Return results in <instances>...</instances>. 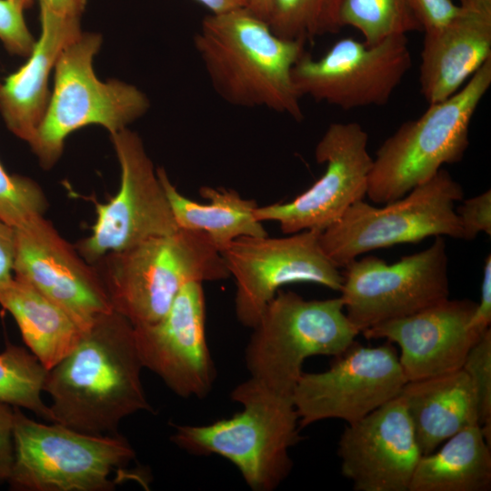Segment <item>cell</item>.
<instances>
[{
    "instance_id": "obj_1",
    "label": "cell",
    "mask_w": 491,
    "mask_h": 491,
    "mask_svg": "<svg viewBox=\"0 0 491 491\" xmlns=\"http://www.w3.org/2000/svg\"><path fill=\"white\" fill-rule=\"evenodd\" d=\"M134 326L112 310L84 330L74 349L47 371L51 423L89 435H116L120 422L151 411Z\"/></svg>"
},
{
    "instance_id": "obj_2",
    "label": "cell",
    "mask_w": 491,
    "mask_h": 491,
    "mask_svg": "<svg viewBox=\"0 0 491 491\" xmlns=\"http://www.w3.org/2000/svg\"><path fill=\"white\" fill-rule=\"evenodd\" d=\"M209 82L225 103L304 118L292 71L306 43L276 35L247 7L209 14L194 35Z\"/></svg>"
},
{
    "instance_id": "obj_3",
    "label": "cell",
    "mask_w": 491,
    "mask_h": 491,
    "mask_svg": "<svg viewBox=\"0 0 491 491\" xmlns=\"http://www.w3.org/2000/svg\"><path fill=\"white\" fill-rule=\"evenodd\" d=\"M114 311L134 326L162 318L190 283L229 276L218 249L204 232L178 229L92 264Z\"/></svg>"
},
{
    "instance_id": "obj_4",
    "label": "cell",
    "mask_w": 491,
    "mask_h": 491,
    "mask_svg": "<svg viewBox=\"0 0 491 491\" xmlns=\"http://www.w3.org/2000/svg\"><path fill=\"white\" fill-rule=\"evenodd\" d=\"M231 399L242 405V411L209 425L175 426L171 440L193 455L223 456L251 489L272 491L289 475V449L299 440L293 399L250 378L233 389Z\"/></svg>"
},
{
    "instance_id": "obj_5",
    "label": "cell",
    "mask_w": 491,
    "mask_h": 491,
    "mask_svg": "<svg viewBox=\"0 0 491 491\" xmlns=\"http://www.w3.org/2000/svg\"><path fill=\"white\" fill-rule=\"evenodd\" d=\"M490 85L488 59L454 95L403 123L376 152L368 198L390 203L432 178L442 165L460 162L469 145L471 120Z\"/></svg>"
},
{
    "instance_id": "obj_6",
    "label": "cell",
    "mask_w": 491,
    "mask_h": 491,
    "mask_svg": "<svg viewBox=\"0 0 491 491\" xmlns=\"http://www.w3.org/2000/svg\"><path fill=\"white\" fill-rule=\"evenodd\" d=\"M252 329L245 355L250 379L290 398L306 358L338 356L360 334L347 318L340 296L306 300L295 292L282 290Z\"/></svg>"
},
{
    "instance_id": "obj_7",
    "label": "cell",
    "mask_w": 491,
    "mask_h": 491,
    "mask_svg": "<svg viewBox=\"0 0 491 491\" xmlns=\"http://www.w3.org/2000/svg\"><path fill=\"white\" fill-rule=\"evenodd\" d=\"M99 34L81 33L60 54L55 85L44 118L29 145L40 165L51 168L61 157L65 138L88 125H100L109 134L127 128L150 107L135 85L111 79L100 81L93 60L100 49Z\"/></svg>"
},
{
    "instance_id": "obj_8",
    "label": "cell",
    "mask_w": 491,
    "mask_h": 491,
    "mask_svg": "<svg viewBox=\"0 0 491 491\" xmlns=\"http://www.w3.org/2000/svg\"><path fill=\"white\" fill-rule=\"evenodd\" d=\"M14 461L7 482L21 491H109L113 472L134 459L120 434L89 435L36 422L19 407L14 416Z\"/></svg>"
},
{
    "instance_id": "obj_9",
    "label": "cell",
    "mask_w": 491,
    "mask_h": 491,
    "mask_svg": "<svg viewBox=\"0 0 491 491\" xmlns=\"http://www.w3.org/2000/svg\"><path fill=\"white\" fill-rule=\"evenodd\" d=\"M462 185L444 168L403 197L376 207L363 200L353 204L338 221L320 233L328 258L344 267L362 254L429 236L462 239L455 203Z\"/></svg>"
},
{
    "instance_id": "obj_10",
    "label": "cell",
    "mask_w": 491,
    "mask_h": 491,
    "mask_svg": "<svg viewBox=\"0 0 491 491\" xmlns=\"http://www.w3.org/2000/svg\"><path fill=\"white\" fill-rule=\"evenodd\" d=\"M445 236L425 250L388 264L375 256L346 266L340 290L345 312L362 333L380 323L413 315L449 297Z\"/></svg>"
},
{
    "instance_id": "obj_11",
    "label": "cell",
    "mask_w": 491,
    "mask_h": 491,
    "mask_svg": "<svg viewBox=\"0 0 491 491\" xmlns=\"http://www.w3.org/2000/svg\"><path fill=\"white\" fill-rule=\"evenodd\" d=\"M110 136L120 165L119 189L106 203L95 202L91 234L75 246L91 265L108 253L179 229L141 137L128 128Z\"/></svg>"
},
{
    "instance_id": "obj_12",
    "label": "cell",
    "mask_w": 491,
    "mask_h": 491,
    "mask_svg": "<svg viewBox=\"0 0 491 491\" xmlns=\"http://www.w3.org/2000/svg\"><path fill=\"white\" fill-rule=\"evenodd\" d=\"M319 231L286 237L242 236L219 251L235 281L237 320L254 328L280 288L292 283H314L340 292L343 275L319 242Z\"/></svg>"
},
{
    "instance_id": "obj_13",
    "label": "cell",
    "mask_w": 491,
    "mask_h": 491,
    "mask_svg": "<svg viewBox=\"0 0 491 491\" xmlns=\"http://www.w3.org/2000/svg\"><path fill=\"white\" fill-rule=\"evenodd\" d=\"M411 65L406 35L375 45L345 37L319 58L306 51L294 66L292 77L301 97L348 110L386 105Z\"/></svg>"
},
{
    "instance_id": "obj_14",
    "label": "cell",
    "mask_w": 491,
    "mask_h": 491,
    "mask_svg": "<svg viewBox=\"0 0 491 491\" xmlns=\"http://www.w3.org/2000/svg\"><path fill=\"white\" fill-rule=\"evenodd\" d=\"M326 370L302 373L293 392L299 426L337 418L351 424L399 396L407 382L390 342H356Z\"/></svg>"
},
{
    "instance_id": "obj_15",
    "label": "cell",
    "mask_w": 491,
    "mask_h": 491,
    "mask_svg": "<svg viewBox=\"0 0 491 491\" xmlns=\"http://www.w3.org/2000/svg\"><path fill=\"white\" fill-rule=\"evenodd\" d=\"M367 142L368 135L358 123L329 125L315 149L316 162L326 164L322 176L290 202L257 206L255 217L262 223L275 221L290 235L322 232L335 224L366 195L373 164Z\"/></svg>"
},
{
    "instance_id": "obj_16",
    "label": "cell",
    "mask_w": 491,
    "mask_h": 491,
    "mask_svg": "<svg viewBox=\"0 0 491 491\" xmlns=\"http://www.w3.org/2000/svg\"><path fill=\"white\" fill-rule=\"evenodd\" d=\"M15 231L14 276L54 301L83 330L113 310L95 267L44 216Z\"/></svg>"
},
{
    "instance_id": "obj_17",
    "label": "cell",
    "mask_w": 491,
    "mask_h": 491,
    "mask_svg": "<svg viewBox=\"0 0 491 491\" xmlns=\"http://www.w3.org/2000/svg\"><path fill=\"white\" fill-rule=\"evenodd\" d=\"M205 296L201 283L185 286L158 321L134 326L139 358L175 394L205 396L215 369L205 332Z\"/></svg>"
},
{
    "instance_id": "obj_18",
    "label": "cell",
    "mask_w": 491,
    "mask_h": 491,
    "mask_svg": "<svg viewBox=\"0 0 491 491\" xmlns=\"http://www.w3.org/2000/svg\"><path fill=\"white\" fill-rule=\"evenodd\" d=\"M337 453L354 490L408 491L422 453L403 398L348 424Z\"/></svg>"
},
{
    "instance_id": "obj_19",
    "label": "cell",
    "mask_w": 491,
    "mask_h": 491,
    "mask_svg": "<svg viewBox=\"0 0 491 491\" xmlns=\"http://www.w3.org/2000/svg\"><path fill=\"white\" fill-rule=\"evenodd\" d=\"M476 302L449 297L413 315L376 325L362 332L366 339H386L400 348L407 381L455 372L481 336L470 327Z\"/></svg>"
},
{
    "instance_id": "obj_20",
    "label": "cell",
    "mask_w": 491,
    "mask_h": 491,
    "mask_svg": "<svg viewBox=\"0 0 491 491\" xmlns=\"http://www.w3.org/2000/svg\"><path fill=\"white\" fill-rule=\"evenodd\" d=\"M458 1L454 17L425 32L419 85L428 105L454 95L491 59V2Z\"/></svg>"
},
{
    "instance_id": "obj_21",
    "label": "cell",
    "mask_w": 491,
    "mask_h": 491,
    "mask_svg": "<svg viewBox=\"0 0 491 491\" xmlns=\"http://www.w3.org/2000/svg\"><path fill=\"white\" fill-rule=\"evenodd\" d=\"M80 15L40 7L41 34L26 63L0 85V113L6 127L30 143L50 98L48 80L65 47L82 33Z\"/></svg>"
},
{
    "instance_id": "obj_22",
    "label": "cell",
    "mask_w": 491,
    "mask_h": 491,
    "mask_svg": "<svg viewBox=\"0 0 491 491\" xmlns=\"http://www.w3.org/2000/svg\"><path fill=\"white\" fill-rule=\"evenodd\" d=\"M399 396L406 405L422 456L432 453L466 426L478 424L475 388L462 368L407 381Z\"/></svg>"
},
{
    "instance_id": "obj_23",
    "label": "cell",
    "mask_w": 491,
    "mask_h": 491,
    "mask_svg": "<svg viewBox=\"0 0 491 491\" xmlns=\"http://www.w3.org/2000/svg\"><path fill=\"white\" fill-rule=\"evenodd\" d=\"M0 305L12 315L25 344L47 370L74 349L84 332L58 305L15 276L0 285Z\"/></svg>"
},
{
    "instance_id": "obj_24",
    "label": "cell",
    "mask_w": 491,
    "mask_h": 491,
    "mask_svg": "<svg viewBox=\"0 0 491 491\" xmlns=\"http://www.w3.org/2000/svg\"><path fill=\"white\" fill-rule=\"evenodd\" d=\"M156 173L178 228L204 232L218 251L242 236L267 235L262 222L255 217V200L243 198L234 189L204 185L199 194L208 202L199 204L184 196L163 167Z\"/></svg>"
},
{
    "instance_id": "obj_25",
    "label": "cell",
    "mask_w": 491,
    "mask_h": 491,
    "mask_svg": "<svg viewBox=\"0 0 491 491\" xmlns=\"http://www.w3.org/2000/svg\"><path fill=\"white\" fill-rule=\"evenodd\" d=\"M420 457L408 491H489L491 449L480 426L469 425Z\"/></svg>"
},
{
    "instance_id": "obj_26",
    "label": "cell",
    "mask_w": 491,
    "mask_h": 491,
    "mask_svg": "<svg viewBox=\"0 0 491 491\" xmlns=\"http://www.w3.org/2000/svg\"><path fill=\"white\" fill-rule=\"evenodd\" d=\"M337 18L341 28L350 25L357 29L366 45L423 31L407 0H340Z\"/></svg>"
},
{
    "instance_id": "obj_27",
    "label": "cell",
    "mask_w": 491,
    "mask_h": 491,
    "mask_svg": "<svg viewBox=\"0 0 491 491\" xmlns=\"http://www.w3.org/2000/svg\"><path fill=\"white\" fill-rule=\"evenodd\" d=\"M47 371L35 355L7 343L0 353V401L51 423L49 406L41 397Z\"/></svg>"
},
{
    "instance_id": "obj_28",
    "label": "cell",
    "mask_w": 491,
    "mask_h": 491,
    "mask_svg": "<svg viewBox=\"0 0 491 491\" xmlns=\"http://www.w3.org/2000/svg\"><path fill=\"white\" fill-rule=\"evenodd\" d=\"M340 0H272L268 25L287 40L311 42L341 30L337 12Z\"/></svg>"
},
{
    "instance_id": "obj_29",
    "label": "cell",
    "mask_w": 491,
    "mask_h": 491,
    "mask_svg": "<svg viewBox=\"0 0 491 491\" xmlns=\"http://www.w3.org/2000/svg\"><path fill=\"white\" fill-rule=\"evenodd\" d=\"M47 200L39 185L20 175H10L0 163V220L14 229L43 216Z\"/></svg>"
},
{
    "instance_id": "obj_30",
    "label": "cell",
    "mask_w": 491,
    "mask_h": 491,
    "mask_svg": "<svg viewBox=\"0 0 491 491\" xmlns=\"http://www.w3.org/2000/svg\"><path fill=\"white\" fill-rule=\"evenodd\" d=\"M462 369L470 377L476 397L478 424L491 445V329L484 331L469 349Z\"/></svg>"
},
{
    "instance_id": "obj_31",
    "label": "cell",
    "mask_w": 491,
    "mask_h": 491,
    "mask_svg": "<svg viewBox=\"0 0 491 491\" xmlns=\"http://www.w3.org/2000/svg\"><path fill=\"white\" fill-rule=\"evenodd\" d=\"M0 41L11 55L19 56H28L35 44L23 10L10 0H0Z\"/></svg>"
},
{
    "instance_id": "obj_32",
    "label": "cell",
    "mask_w": 491,
    "mask_h": 491,
    "mask_svg": "<svg viewBox=\"0 0 491 491\" xmlns=\"http://www.w3.org/2000/svg\"><path fill=\"white\" fill-rule=\"evenodd\" d=\"M462 229V239L474 240L479 233L491 235V190L466 199L455 209Z\"/></svg>"
},
{
    "instance_id": "obj_33",
    "label": "cell",
    "mask_w": 491,
    "mask_h": 491,
    "mask_svg": "<svg viewBox=\"0 0 491 491\" xmlns=\"http://www.w3.org/2000/svg\"><path fill=\"white\" fill-rule=\"evenodd\" d=\"M423 31L435 30L446 24L458 11L452 0H407Z\"/></svg>"
},
{
    "instance_id": "obj_34",
    "label": "cell",
    "mask_w": 491,
    "mask_h": 491,
    "mask_svg": "<svg viewBox=\"0 0 491 491\" xmlns=\"http://www.w3.org/2000/svg\"><path fill=\"white\" fill-rule=\"evenodd\" d=\"M15 407L0 401V483L7 482L14 461Z\"/></svg>"
},
{
    "instance_id": "obj_35",
    "label": "cell",
    "mask_w": 491,
    "mask_h": 491,
    "mask_svg": "<svg viewBox=\"0 0 491 491\" xmlns=\"http://www.w3.org/2000/svg\"><path fill=\"white\" fill-rule=\"evenodd\" d=\"M491 323V255L489 254L484 263L483 280L481 285L480 301L470 321V327L477 335L490 328Z\"/></svg>"
},
{
    "instance_id": "obj_36",
    "label": "cell",
    "mask_w": 491,
    "mask_h": 491,
    "mask_svg": "<svg viewBox=\"0 0 491 491\" xmlns=\"http://www.w3.org/2000/svg\"><path fill=\"white\" fill-rule=\"evenodd\" d=\"M15 231L0 220V285L14 277Z\"/></svg>"
},
{
    "instance_id": "obj_37",
    "label": "cell",
    "mask_w": 491,
    "mask_h": 491,
    "mask_svg": "<svg viewBox=\"0 0 491 491\" xmlns=\"http://www.w3.org/2000/svg\"><path fill=\"white\" fill-rule=\"evenodd\" d=\"M40 7L60 15H80L86 0H38Z\"/></svg>"
},
{
    "instance_id": "obj_38",
    "label": "cell",
    "mask_w": 491,
    "mask_h": 491,
    "mask_svg": "<svg viewBox=\"0 0 491 491\" xmlns=\"http://www.w3.org/2000/svg\"><path fill=\"white\" fill-rule=\"evenodd\" d=\"M210 11V14L217 15L246 7L248 0H195Z\"/></svg>"
},
{
    "instance_id": "obj_39",
    "label": "cell",
    "mask_w": 491,
    "mask_h": 491,
    "mask_svg": "<svg viewBox=\"0 0 491 491\" xmlns=\"http://www.w3.org/2000/svg\"><path fill=\"white\" fill-rule=\"evenodd\" d=\"M246 7L256 15L268 22L272 0H248Z\"/></svg>"
},
{
    "instance_id": "obj_40",
    "label": "cell",
    "mask_w": 491,
    "mask_h": 491,
    "mask_svg": "<svg viewBox=\"0 0 491 491\" xmlns=\"http://www.w3.org/2000/svg\"><path fill=\"white\" fill-rule=\"evenodd\" d=\"M23 11L31 6L34 0H10Z\"/></svg>"
},
{
    "instance_id": "obj_41",
    "label": "cell",
    "mask_w": 491,
    "mask_h": 491,
    "mask_svg": "<svg viewBox=\"0 0 491 491\" xmlns=\"http://www.w3.org/2000/svg\"><path fill=\"white\" fill-rule=\"evenodd\" d=\"M484 1H486V2H491V0H484Z\"/></svg>"
},
{
    "instance_id": "obj_42",
    "label": "cell",
    "mask_w": 491,
    "mask_h": 491,
    "mask_svg": "<svg viewBox=\"0 0 491 491\" xmlns=\"http://www.w3.org/2000/svg\"><path fill=\"white\" fill-rule=\"evenodd\" d=\"M0 85H1V83H0Z\"/></svg>"
}]
</instances>
